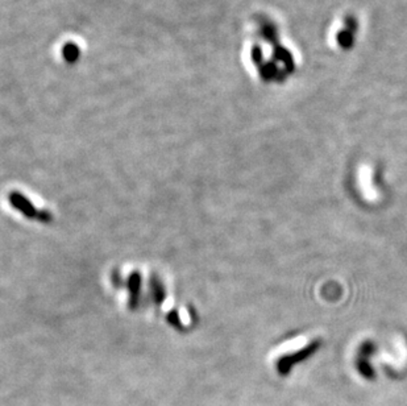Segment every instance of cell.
Listing matches in <instances>:
<instances>
[{"label": "cell", "mask_w": 407, "mask_h": 406, "mask_svg": "<svg viewBox=\"0 0 407 406\" xmlns=\"http://www.w3.org/2000/svg\"><path fill=\"white\" fill-rule=\"evenodd\" d=\"M373 172L369 167H361L359 172V184H360V190H361L362 195L366 201H376L378 198L377 190L373 186L372 182Z\"/></svg>", "instance_id": "1"}]
</instances>
